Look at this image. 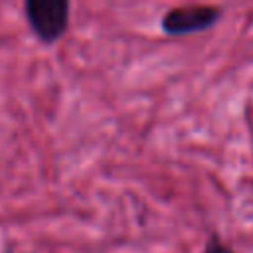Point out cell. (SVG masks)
I'll use <instances>...</instances> for the list:
<instances>
[{
    "label": "cell",
    "instance_id": "cell-3",
    "mask_svg": "<svg viewBox=\"0 0 253 253\" xmlns=\"http://www.w3.org/2000/svg\"><path fill=\"white\" fill-rule=\"evenodd\" d=\"M204 253H233V251L229 247H225L223 243H219L215 237H211L210 243H208V247L204 249Z\"/></svg>",
    "mask_w": 253,
    "mask_h": 253
},
{
    "label": "cell",
    "instance_id": "cell-1",
    "mask_svg": "<svg viewBox=\"0 0 253 253\" xmlns=\"http://www.w3.org/2000/svg\"><path fill=\"white\" fill-rule=\"evenodd\" d=\"M26 18L36 36L51 43L61 38L69 24V2L65 0H28Z\"/></svg>",
    "mask_w": 253,
    "mask_h": 253
},
{
    "label": "cell",
    "instance_id": "cell-2",
    "mask_svg": "<svg viewBox=\"0 0 253 253\" xmlns=\"http://www.w3.org/2000/svg\"><path fill=\"white\" fill-rule=\"evenodd\" d=\"M219 10L213 6H184L174 8L164 14L162 18V30L170 36L180 34H192L210 28L219 18Z\"/></svg>",
    "mask_w": 253,
    "mask_h": 253
}]
</instances>
